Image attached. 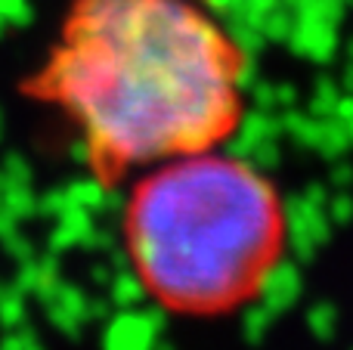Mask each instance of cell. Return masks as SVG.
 Segmentation results:
<instances>
[{"mask_svg":"<svg viewBox=\"0 0 353 350\" xmlns=\"http://www.w3.org/2000/svg\"><path fill=\"white\" fill-rule=\"evenodd\" d=\"M143 313L149 316V322L155 326V332L165 335V329H168V307H165V304H152V307H143Z\"/></svg>","mask_w":353,"mask_h":350,"instance_id":"ffe728a7","label":"cell"},{"mask_svg":"<svg viewBox=\"0 0 353 350\" xmlns=\"http://www.w3.org/2000/svg\"><path fill=\"white\" fill-rule=\"evenodd\" d=\"M152 350H174V344H168V341H161V338H159V341H155V347H152Z\"/></svg>","mask_w":353,"mask_h":350,"instance_id":"603a6c76","label":"cell"},{"mask_svg":"<svg viewBox=\"0 0 353 350\" xmlns=\"http://www.w3.org/2000/svg\"><path fill=\"white\" fill-rule=\"evenodd\" d=\"M146 295H149V285L143 282V276L134 270V267L115 273L109 282V301H112V307H118V310L140 307V304L146 301Z\"/></svg>","mask_w":353,"mask_h":350,"instance_id":"5b68a950","label":"cell"},{"mask_svg":"<svg viewBox=\"0 0 353 350\" xmlns=\"http://www.w3.org/2000/svg\"><path fill=\"white\" fill-rule=\"evenodd\" d=\"M68 155H72V161L74 165H81V167H93V146H90V140H74L72 146H68Z\"/></svg>","mask_w":353,"mask_h":350,"instance_id":"e0dca14e","label":"cell"},{"mask_svg":"<svg viewBox=\"0 0 353 350\" xmlns=\"http://www.w3.org/2000/svg\"><path fill=\"white\" fill-rule=\"evenodd\" d=\"M112 276H115V273H112V267H109V264H97V267L90 270V279H93L97 285H103V289L112 282Z\"/></svg>","mask_w":353,"mask_h":350,"instance_id":"7402d4cb","label":"cell"},{"mask_svg":"<svg viewBox=\"0 0 353 350\" xmlns=\"http://www.w3.org/2000/svg\"><path fill=\"white\" fill-rule=\"evenodd\" d=\"M134 270L165 307L223 313L257 298L288 245L285 202L245 158L186 152L124 211Z\"/></svg>","mask_w":353,"mask_h":350,"instance_id":"7a4b0ae2","label":"cell"},{"mask_svg":"<svg viewBox=\"0 0 353 350\" xmlns=\"http://www.w3.org/2000/svg\"><path fill=\"white\" fill-rule=\"evenodd\" d=\"M124 211H128V196H124L118 186H105V198H103V211H99V214L121 217Z\"/></svg>","mask_w":353,"mask_h":350,"instance_id":"2e32d148","label":"cell"},{"mask_svg":"<svg viewBox=\"0 0 353 350\" xmlns=\"http://www.w3.org/2000/svg\"><path fill=\"white\" fill-rule=\"evenodd\" d=\"M0 202L10 208V214L16 220H25V217H34L37 214V196L28 183H6V189L0 192Z\"/></svg>","mask_w":353,"mask_h":350,"instance_id":"52a82bcc","label":"cell"},{"mask_svg":"<svg viewBox=\"0 0 353 350\" xmlns=\"http://www.w3.org/2000/svg\"><path fill=\"white\" fill-rule=\"evenodd\" d=\"M242 43L201 0H74L62 43L28 90L65 105L118 174L217 146L242 121Z\"/></svg>","mask_w":353,"mask_h":350,"instance_id":"6da1fadb","label":"cell"},{"mask_svg":"<svg viewBox=\"0 0 353 350\" xmlns=\"http://www.w3.org/2000/svg\"><path fill=\"white\" fill-rule=\"evenodd\" d=\"M65 196L72 198L74 205H81V208L99 214V211H103V198H105V183L103 180H97V177L72 180V183L65 186Z\"/></svg>","mask_w":353,"mask_h":350,"instance_id":"8992f818","label":"cell"},{"mask_svg":"<svg viewBox=\"0 0 353 350\" xmlns=\"http://www.w3.org/2000/svg\"><path fill=\"white\" fill-rule=\"evenodd\" d=\"M56 301L62 304V307L68 310V313H74L81 322H87V301L90 298L84 295V291L78 289V285H72V282H65L62 279V285H59V295H56Z\"/></svg>","mask_w":353,"mask_h":350,"instance_id":"30bf717a","label":"cell"},{"mask_svg":"<svg viewBox=\"0 0 353 350\" xmlns=\"http://www.w3.org/2000/svg\"><path fill=\"white\" fill-rule=\"evenodd\" d=\"M93 227H97V223H93V211L81 208V205H74L72 198H68V205L62 208V214L56 217V227L47 239L50 251L62 254V251H68V248H78Z\"/></svg>","mask_w":353,"mask_h":350,"instance_id":"277c9868","label":"cell"},{"mask_svg":"<svg viewBox=\"0 0 353 350\" xmlns=\"http://www.w3.org/2000/svg\"><path fill=\"white\" fill-rule=\"evenodd\" d=\"M37 279H41V273H37V258L22 260L19 270H16V279H12V289L22 291V295H34Z\"/></svg>","mask_w":353,"mask_h":350,"instance_id":"7c38bea8","label":"cell"},{"mask_svg":"<svg viewBox=\"0 0 353 350\" xmlns=\"http://www.w3.org/2000/svg\"><path fill=\"white\" fill-rule=\"evenodd\" d=\"M109 258H105V264L112 267V273H121V270H130V267H134V258H130V251L128 248H109Z\"/></svg>","mask_w":353,"mask_h":350,"instance_id":"ac0fdd59","label":"cell"},{"mask_svg":"<svg viewBox=\"0 0 353 350\" xmlns=\"http://www.w3.org/2000/svg\"><path fill=\"white\" fill-rule=\"evenodd\" d=\"M19 229V220L10 214V208H6L3 202H0V242L6 239V236H12Z\"/></svg>","mask_w":353,"mask_h":350,"instance_id":"44dd1931","label":"cell"},{"mask_svg":"<svg viewBox=\"0 0 353 350\" xmlns=\"http://www.w3.org/2000/svg\"><path fill=\"white\" fill-rule=\"evenodd\" d=\"M43 310H47V320H50V326H53L56 332H62L65 338H72V341H74V338H81V326H84V322H81L74 313H68V310L62 307L59 301L47 304Z\"/></svg>","mask_w":353,"mask_h":350,"instance_id":"9c48e42d","label":"cell"},{"mask_svg":"<svg viewBox=\"0 0 353 350\" xmlns=\"http://www.w3.org/2000/svg\"><path fill=\"white\" fill-rule=\"evenodd\" d=\"M267 307H248L245 310V335H248L251 341H257L263 335V329H267Z\"/></svg>","mask_w":353,"mask_h":350,"instance_id":"9a60e30c","label":"cell"},{"mask_svg":"<svg viewBox=\"0 0 353 350\" xmlns=\"http://www.w3.org/2000/svg\"><path fill=\"white\" fill-rule=\"evenodd\" d=\"M161 335L143 310H118L103 322V350H152Z\"/></svg>","mask_w":353,"mask_h":350,"instance_id":"3957f363","label":"cell"},{"mask_svg":"<svg viewBox=\"0 0 353 350\" xmlns=\"http://www.w3.org/2000/svg\"><path fill=\"white\" fill-rule=\"evenodd\" d=\"M25 322V295L16 291L12 285L0 282V326L16 329Z\"/></svg>","mask_w":353,"mask_h":350,"instance_id":"ba28073f","label":"cell"},{"mask_svg":"<svg viewBox=\"0 0 353 350\" xmlns=\"http://www.w3.org/2000/svg\"><path fill=\"white\" fill-rule=\"evenodd\" d=\"M68 205V196H65V189H47L43 196H37V214L41 217H59L62 214V208Z\"/></svg>","mask_w":353,"mask_h":350,"instance_id":"4fadbf2b","label":"cell"},{"mask_svg":"<svg viewBox=\"0 0 353 350\" xmlns=\"http://www.w3.org/2000/svg\"><path fill=\"white\" fill-rule=\"evenodd\" d=\"M3 248H6V254H10L16 264H22V260H31V258H37L34 254V245H31V239H25L22 233H12V236H6L3 239Z\"/></svg>","mask_w":353,"mask_h":350,"instance_id":"5bb4252c","label":"cell"},{"mask_svg":"<svg viewBox=\"0 0 353 350\" xmlns=\"http://www.w3.org/2000/svg\"><path fill=\"white\" fill-rule=\"evenodd\" d=\"M109 316H112V301H103V298L87 301V322H105Z\"/></svg>","mask_w":353,"mask_h":350,"instance_id":"d6986e66","label":"cell"},{"mask_svg":"<svg viewBox=\"0 0 353 350\" xmlns=\"http://www.w3.org/2000/svg\"><path fill=\"white\" fill-rule=\"evenodd\" d=\"M0 171H3L6 177L12 180V183H28L31 186V180H34V171H31V165L19 152H6L3 161H0Z\"/></svg>","mask_w":353,"mask_h":350,"instance_id":"8fae6325","label":"cell"}]
</instances>
